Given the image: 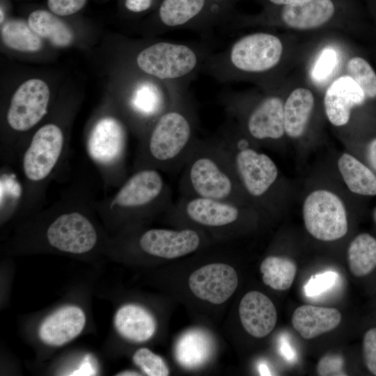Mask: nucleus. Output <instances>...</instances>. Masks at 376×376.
I'll return each instance as SVG.
<instances>
[{"label": "nucleus", "instance_id": "23", "mask_svg": "<svg viewBox=\"0 0 376 376\" xmlns=\"http://www.w3.org/2000/svg\"><path fill=\"white\" fill-rule=\"evenodd\" d=\"M28 24L41 38L58 47L69 46L74 38L69 26L58 15L45 10H36L28 17Z\"/></svg>", "mask_w": 376, "mask_h": 376}, {"label": "nucleus", "instance_id": "22", "mask_svg": "<svg viewBox=\"0 0 376 376\" xmlns=\"http://www.w3.org/2000/svg\"><path fill=\"white\" fill-rule=\"evenodd\" d=\"M338 168L350 191L361 196H376V174L357 158L345 152L338 158Z\"/></svg>", "mask_w": 376, "mask_h": 376}, {"label": "nucleus", "instance_id": "12", "mask_svg": "<svg viewBox=\"0 0 376 376\" xmlns=\"http://www.w3.org/2000/svg\"><path fill=\"white\" fill-rule=\"evenodd\" d=\"M134 246L143 253L164 259H173L189 254L201 245L198 232L193 228L180 230L150 228L141 231L134 239Z\"/></svg>", "mask_w": 376, "mask_h": 376}, {"label": "nucleus", "instance_id": "16", "mask_svg": "<svg viewBox=\"0 0 376 376\" xmlns=\"http://www.w3.org/2000/svg\"><path fill=\"white\" fill-rule=\"evenodd\" d=\"M86 322L82 308L76 305L64 306L43 320L38 329V336L47 345L62 346L76 338Z\"/></svg>", "mask_w": 376, "mask_h": 376}, {"label": "nucleus", "instance_id": "1", "mask_svg": "<svg viewBox=\"0 0 376 376\" xmlns=\"http://www.w3.org/2000/svg\"><path fill=\"white\" fill-rule=\"evenodd\" d=\"M96 200L89 186L75 182L49 207L22 220L17 246L75 256L95 251L107 242L97 221Z\"/></svg>", "mask_w": 376, "mask_h": 376}, {"label": "nucleus", "instance_id": "2", "mask_svg": "<svg viewBox=\"0 0 376 376\" xmlns=\"http://www.w3.org/2000/svg\"><path fill=\"white\" fill-rule=\"evenodd\" d=\"M197 123L196 109L186 93L140 139L132 171L143 168L169 173L181 171L198 139Z\"/></svg>", "mask_w": 376, "mask_h": 376}, {"label": "nucleus", "instance_id": "36", "mask_svg": "<svg viewBox=\"0 0 376 376\" xmlns=\"http://www.w3.org/2000/svg\"><path fill=\"white\" fill-rule=\"evenodd\" d=\"M162 0H124L125 9L132 14H141L148 12L155 5L157 6Z\"/></svg>", "mask_w": 376, "mask_h": 376}, {"label": "nucleus", "instance_id": "18", "mask_svg": "<svg viewBox=\"0 0 376 376\" xmlns=\"http://www.w3.org/2000/svg\"><path fill=\"white\" fill-rule=\"evenodd\" d=\"M239 315L244 329L255 338H263L274 328L277 312L272 301L259 291H250L242 298Z\"/></svg>", "mask_w": 376, "mask_h": 376}, {"label": "nucleus", "instance_id": "33", "mask_svg": "<svg viewBox=\"0 0 376 376\" xmlns=\"http://www.w3.org/2000/svg\"><path fill=\"white\" fill-rule=\"evenodd\" d=\"M317 373L321 376L347 375L344 370V359L337 354H327L323 356L317 365Z\"/></svg>", "mask_w": 376, "mask_h": 376}, {"label": "nucleus", "instance_id": "27", "mask_svg": "<svg viewBox=\"0 0 376 376\" xmlns=\"http://www.w3.org/2000/svg\"><path fill=\"white\" fill-rule=\"evenodd\" d=\"M260 270L265 285L276 290H285L294 281L297 266L290 258L270 256L263 260Z\"/></svg>", "mask_w": 376, "mask_h": 376}, {"label": "nucleus", "instance_id": "15", "mask_svg": "<svg viewBox=\"0 0 376 376\" xmlns=\"http://www.w3.org/2000/svg\"><path fill=\"white\" fill-rule=\"evenodd\" d=\"M337 9L336 0H296L286 5L272 6L266 12L279 17L288 27L308 30L329 22Z\"/></svg>", "mask_w": 376, "mask_h": 376}, {"label": "nucleus", "instance_id": "13", "mask_svg": "<svg viewBox=\"0 0 376 376\" xmlns=\"http://www.w3.org/2000/svg\"><path fill=\"white\" fill-rule=\"evenodd\" d=\"M188 283L191 292L199 299L221 304L235 291L238 277L231 266L216 263L195 270L189 276Z\"/></svg>", "mask_w": 376, "mask_h": 376}, {"label": "nucleus", "instance_id": "5", "mask_svg": "<svg viewBox=\"0 0 376 376\" xmlns=\"http://www.w3.org/2000/svg\"><path fill=\"white\" fill-rule=\"evenodd\" d=\"M211 53L203 44L157 41L141 49L136 54V68L145 76L166 86L176 94L187 92L194 78Z\"/></svg>", "mask_w": 376, "mask_h": 376}, {"label": "nucleus", "instance_id": "37", "mask_svg": "<svg viewBox=\"0 0 376 376\" xmlns=\"http://www.w3.org/2000/svg\"><path fill=\"white\" fill-rule=\"evenodd\" d=\"M366 155L370 166L376 172V138L368 144Z\"/></svg>", "mask_w": 376, "mask_h": 376}, {"label": "nucleus", "instance_id": "6", "mask_svg": "<svg viewBox=\"0 0 376 376\" xmlns=\"http://www.w3.org/2000/svg\"><path fill=\"white\" fill-rule=\"evenodd\" d=\"M283 44L276 36L256 32L244 36L219 52H211L201 72L220 82L241 75H259L274 68L283 54Z\"/></svg>", "mask_w": 376, "mask_h": 376}, {"label": "nucleus", "instance_id": "42", "mask_svg": "<svg viewBox=\"0 0 376 376\" xmlns=\"http://www.w3.org/2000/svg\"><path fill=\"white\" fill-rule=\"evenodd\" d=\"M0 11H1L0 21H1V24H2V22L4 21L5 15H4V13H3V10L2 8H1Z\"/></svg>", "mask_w": 376, "mask_h": 376}, {"label": "nucleus", "instance_id": "41", "mask_svg": "<svg viewBox=\"0 0 376 376\" xmlns=\"http://www.w3.org/2000/svg\"><path fill=\"white\" fill-rule=\"evenodd\" d=\"M116 375H121V376H132V375H140V374H138V373L131 370H126L123 372L119 373V374H117Z\"/></svg>", "mask_w": 376, "mask_h": 376}, {"label": "nucleus", "instance_id": "40", "mask_svg": "<svg viewBox=\"0 0 376 376\" xmlns=\"http://www.w3.org/2000/svg\"><path fill=\"white\" fill-rule=\"evenodd\" d=\"M259 370H260V375H271L269 371L268 370V368L266 366V365L261 364L260 366V367H259Z\"/></svg>", "mask_w": 376, "mask_h": 376}, {"label": "nucleus", "instance_id": "28", "mask_svg": "<svg viewBox=\"0 0 376 376\" xmlns=\"http://www.w3.org/2000/svg\"><path fill=\"white\" fill-rule=\"evenodd\" d=\"M1 168L0 193L1 217L9 213L16 214L20 211L24 188L20 174L15 172L13 165L3 163Z\"/></svg>", "mask_w": 376, "mask_h": 376}, {"label": "nucleus", "instance_id": "14", "mask_svg": "<svg viewBox=\"0 0 376 376\" xmlns=\"http://www.w3.org/2000/svg\"><path fill=\"white\" fill-rule=\"evenodd\" d=\"M282 100L265 96L249 109L244 118L247 138L256 141H276L285 134Z\"/></svg>", "mask_w": 376, "mask_h": 376}, {"label": "nucleus", "instance_id": "3", "mask_svg": "<svg viewBox=\"0 0 376 376\" xmlns=\"http://www.w3.org/2000/svg\"><path fill=\"white\" fill-rule=\"evenodd\" d=\"M178 181L180 196L201 197L246 205L230 155L217 136L198 139Z\"/></svg>", "mask_w": 376, "mask_h": 376}, {"label": "nucleus", "instance_id": "30", "mask_svg": "<svg viewBox=\"0 0 376 376\" xmlns=\"http://www.w3.org/2000/svg\"><path fill=\"white\" fill-rule=\"evenodd\" d=\"M134 363L148 376H167L169 369L164 359L150 349L141 347L132 355Z\"/></svg>", "mask_w": 376, "mask_h": 376}, {"label": "nucleus", "instance_id": "38", "mask_svg": "<svg viewBox=\"0 0 376 376\" xmlns=\"http://www.w3.org/2000/svg\"><path fill=\"white\" fill-rule=\"evenodd\" d=\"M281 354L288 360V361H294L295 353L292 350L290 345L285 340H281Z\"/></svg>", "mask_w": 376, "mask_h": 376}, {"label": "nucleus", "instance_id": "29", "mask_svg": "<svg viewBox=\"0 0 376 376\" xmlns=\"http://www.w3.org/2000/svg\"><path fill=\"white\" fill-rule=\"evenodd\" d=\"M347 71L366 97H376V73L368 62L361 57H353L347 63Z\"/></svg>", "mask_w": 376, "mask_h": 376}, {"label": "nucleus", "instance_id": "32", "mask_svg": "<svg viewBox=\"0 0 376 376\" xmlns=\"http://www.w3.org/2000/svg\"><path fill=\"white\" fill-rule=\"evenodd\" d=\"M338 275L332 271H327L312 276L304 287L308 297L318 296L331 288L336 283Z\"/></svg>", "mask_w": 376, "mask_h": 376}, {"label": "nucleus", "instance_id": "17", "mask_svg": "<svg viewBox=\"0 0 376 376\" xmlns=\"http://www.w3.org/2000/svg\"><path fill=\"white\" fill-rule=\"evenodd\" d=\"M366 96L361 87L350 76L336 79L327 89L324 107L329 122L337 127L346 125L351 110L361 105Z\"/></svg>", "mask_w": 376, "mask_h": 376}, {"label": "nucleus", "instance_id": "9", "mask_svg": "<svg viewBox=\"0 0 376 376\" xmlns=\"http://www.w3.org/2000/svg\"><path fill=\"white\" fill-rule=\"evenodd\" d=\"M238 0H162L156 8L155 21L162 31H207L228 26Z\"/></svg>", "mask_w": 376, "mask_h": 376}, {"label": "nucleus", "instance_id": "20", "mask_svg": "<svg viewBox=\"0 0 376 376\" xmlns=\"http://www.w3.org/2000/svg\"><path fill=\"white\" fill-rule=\"evenodd\" d=\"M341 321L340 311L334 308L303 305L297 308L292 316L294 329L304 339H311L330 331Z\"/></svg>", "mask_w": 376, "mask_h": 376}, {"label": "nucleus", "instance_id": "19", "mask_svg": "<svg viewBox=\"0 0 376 376\" xmlns=\"http://www.w3.org/2000/svg\"><path fill=\"white\" fill-rule=\"evenodd\" d=\"M113 324L120 336L135 343L150 340L157 328L156 320L152 313L134 304L120 307L114 315Z\"/></svg>", "mask_w": 376, "mask_h": 376}, {"label": "nucleus", "instance_id": "26", "mask_svg": "<svg viewBox=\"0 0 376 376\" xmlns=\"http://www.w3.org/2000/svg\"><path fill=\"white\" fill-rule=\"evenodd\" d=\"M1 36L7 47L16 51L35 52L42 46L41 38L23 20L10 19L3 24Z\"/></svg>", "mask_w": 376, "mask_h": 376}, {"label": "nucleus", "instance_id": "39", "mask_svg": "<svg viewBox=\"0 0 376 376\" xmlns=\"http://www.w3.org/2000/svg\"><path fill=\"white\" fill-rule=\"evenodd\" d=\"M266 4L272 6H280L290 3L296 0H262Z\"/></svg>", "mask_w": 376, "mask_h": 376}, {"label": "nucleus", "instance_id": "7", "mask_svg": "<svg viewBox=\"0 0 376 376\" xmlns=\"http://www.w3.org/2000/svg\"><path fill=\"white\" fill-rule=\"evenodd\" d=\"M127 126L121 117L105 113L97 116L86 132L84 148L106 190L116 189L127 177Z\"/></svg>", "mask_w": 376, "mask_h": 376}, {"label": "nucleus", "instance_id": "24", "mask_svg": "<svg viewBox=\"0 0 376 376\" xmlns=\"http://www.w3.org/2000/svg\"><path fill=\"white\" fill-rule=\"evenodd\" d=\"M212 340L205 331H187L175 345V358L184 367L193 368L203 364L212 352Z\"/></svg>", "mask_w": 376, "mask_h": 376}, {"label": "nucleus", "instance_id": "34", "mask_svg": "<svg viewBox=\"0 0 376 376\" xmlns=\"http://www.w3.org/2000/svg\"><path fill=\"white\" fill-rule=\"evenodd\" d=\"M363 354L366 368L376 376V327L366 332L363 340Z\"/></svg>", "mask_w": 376, "mask_h": 376}, {"label": "nucleus", "instance_id": "10", "mask_svg": "<svg viewBox=\"0 0 376 376\" xmlns=\"http://www.w3.org/2000/svg\"><path fill=\"white\" fill-rule=\"evenodd\" d=\"M302 214L306 229L317 240L335 241L347 233L345 205L338 195L329 190L311 191L304 201Z\"/></svg>", "mask_w": 376, "mask_h": 376}, {"label": "nucleus", "instance_id": "25", "mask_svg": "<svg viewBox=\"0 0 376 376\" xmlns=\"http://www.w3.org/2000/svg\"><path fill=\"white\" fill-rule=\"evenodd\" d=\"M350 269L361 277L376 267V239L368 233H361L351 242L347 249Z\"/></svg>", "mask_w": 376, "mask_h": 376}, {"label": "nucleus", "instance_id": "35", "mask_svg": "<svg viewBox=\"0 0 376 376\" xmlns=\"http://www.w3.org/2000/svg\"><path fill=\"white\" fill-rule=\"evenodd\" d=\"M86 0H47L49 10L58 16H68L79 11Z\"/></svg>", "mask_w": 376, "mask_h": 376}, {"label": "nucleus", "instance_id": "4", "mask_svg": "<svg viewBox=\"0 0 376 376\" xmlns=\"http://www.w3.org/2000/svg\"><path fill=\"white\" fill-rule=\"evenodd\" d=\"M173 202L171 189L161 171L143 168L132 171L113 194L97 199L95 207L105 225L116 230L166 211Z\"/></svg>", "mask_w": 376, "mask_h": 376}, {"label": "nucleus", "instance_id": "43", "mask_svg": "<svg viewBox=\"0 0 376 376\" xmlns=\"http://www.w3.org/2000/svg\"><path fill=\"white\" fill-rule=\"evenodd\" d=\"M374 218H375V220L376 221V209H375V210L374 212Z\"/></svg>", "mask_w": 376, "mask_h": 376}, {"label": "nucleus", "instance_id": "8", "mask_svg": "<svg viewBox=\"0 0 376 376\" xmlns=\"http://www.w3.org/2000/svg\"><path fill=\"white\" fill-rule=\"evenodd\" d=\"M217 136L228 149L233 166L248 201H263L273 189L279 177L276 164L265 153L251 146V141L237 134L228 123Z\"/></svg>", "mask_w": 376, "mask_h": 376}, {"label": "nucleus", "instance_id": "31", "mask_svg": "<svg viewBox=\"0 0 376 376\" xmlns=\"http://www.w3.org/2000/svg\"><path fill=\"white\" fill-rule=\"evenodd\" d=\"M338 62L336 52L331 47L323 49L318 55L311 70L313 79L322 81L327 79L335 69Z\"/></svg>", "mask_w": 376, "mask_h": 376}, {"label": "nucleus", "instance_id": "11", "mask_svg": "<svg viewBox=\"0 0 376 376\" xmlns=\"http://www.w3.org/2000/svg\"><path fill=\"white\" fill-rule=\"evenodd\" d=\"M242 205L228 201L180 196L167 209L169 215L208 228H226L244 213Z\"/></svg>", "mask_w": 376, "mask_h": 376}, {"label": "nucleus", "instance_id": "21", "mask_svg": "<svg viewBox=\"0 0 376 376\" xmlns=\"http://www.w3.org/2000/svg\"><path fill=\"white\" fill-rule=\"evenodd\" d=\"M312 92L304 88L295 89L283 106L285 134L292 139L301 137L306 130L314 107Z\"/></svg>", "mask_w": 376, "mask_h": 376}]
</instances>
